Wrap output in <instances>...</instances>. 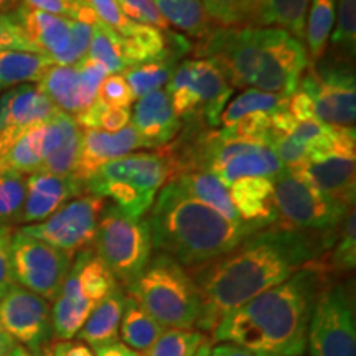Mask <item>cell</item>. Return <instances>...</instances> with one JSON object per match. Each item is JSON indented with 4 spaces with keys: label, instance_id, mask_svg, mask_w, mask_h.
Masks as SVG:
<instances>
[{
    "label": "cell",
    "instance_id": "6da1fadb",
    "mask_svg": "<svg viewBox=\"0 0 356 356\" xmlns=\"http://www.w3.org/2000/svg\"><path fill=\"white\" fill-rule=\"evenodd\" d=\"M337 233L338 229L310 233L274 225L249 234L228 254L195 267L191 277L202 299L198 332L213 333L229 312L327 254Z\"/></svg>",
    "mask_w": 356,
    "mask_h": 356
},
{
    "label": "cell",
    "instance_id": "7a4b0ae2",
    "mask_svg": "<svg viewBox=\"0 0 356 356\" xmlns=\"http://www.w3.org/2000/svg\"><path fill=\"white\" fill-rule=\"evenodd\" d=\"M332 275L315 259L282 284L229 312L213 341L241 346L252 356H302L315 302Z\"/></svg>",
    "mask_w": 356,
    "mask_h": 356
},
{
    "label": "cell",
    "instance_id": "3957f363",
    "mask_svg": "<svg viewBox=\"0 0 356 356\" xmlns=\"http://www.w3.org/2000/svg\"><path fill=\"white\" fill-rule=\"evenodd\" d=\"M195 58L216 61L233 88L293 95L309 55L286 30L262 26H213L193 44Z\"/></svg>",
    "mask_w": 356,
    "mask_h": 356
},
{
    "label": "cell",
    "instance_id": "277c9868",
    "mask_svg": "<svg viewBox=\"0 0 356 356\" xmlns=\"http://www.w3.org/2000/svg\"><path fill=\"white\" fill-rule=\"evenodd\" d=\"M147 221L154 248L184 267L208 264L259 231L251 225H236L226 220L186 195L175 181H168L159 191Z\"/></svg>",
    "mask_w": 356,
    "mask_h": 356
},
{
    "label": "cell",
    "instance_id": "5b68a950",
    "mask_svg": "<svg viewBox=\"0 0 356 356\" xmlns=\"http://www.w3.org/2000/svg\"><path fill=\"white\" fill-rule=\"evenodd\" d=\"M127 296L167 330H193L202 299L188 270L170 256L155 254L131 286Z\"/></svg>",
    "mask_w": 356,
    "mask_h": 356
},
{
    "label": "cell",
    "instance_id": "8992f818",
    "mask_svg": "<svg viewBox=\"0 0 356 356\" xmlns=\"http://www.w3.org/2000/svg\"><path fill=\"white\" fill-rule=\"evenodd\" d=\"M170 180V165L160 152L127 154L101 167L84 184V191L109 198L118 210L144 218L159 191Z\"/></svg>",
    "mask_w": 356,
    "mask_h": 356
},
{
    "label": "cell",
    "instance_id": "52a82bcc",
    "mask_svg": "<svg viewBox=\"0 0 356 356\" xmlns=\"http://www.w3.org/2000/svg\"><path fill=\"white\" fill-rule=\"evenodd\" d=\"M165 91L180 121L216 127L234 88L216 61L193 58L178 63Z\"/></svg>",
    "mask_w": 356,
    "mask_h": 356
},
{
    "label": "cell",
    "instance_id": "ba28073f",
    "mask_svg": "<svg viewBox=\"0 0 356 356\" xmlns=\"http://www.w3.org/2000/svg\"><path fill=\"white\" fill-rule=\"evenodd\" d=\"M95 254L122 289L139 277L152 257L154 243L149 221L132 218L108 204L102 208L95 236Z\"/></svg>",
    "mask_w": 356,
    "mask_h": 356
},
{
    "label": "cell",
    "instance_id": "9c48e42d",
    "mask_svg": "<svg viewBox=\"0 0 356 356\" xmlns=\"http://www.w3.org/2000/svg\"><path fill=\"white\" fill-rule=\"evenodd\" d=\"M118 286L92 249L78 252L51 307L55 340H73L92 309Z\"/></svg>",
    "mask_w": 356,
    "mask_h": 356
},
{
    "label": "cell",
    "instance_id": "30bf717a",
    "mask_svg": "<svg viewBox=\"0 0 356 356\" xmlns=\"http://www.w3.org/2000/svg\"><path fill=\"white\" fill-rule=\"evenodd\" d=\"M297 89L309 96L315 121L332 127L355 129L356 79L353 61L338 56L314 63L309 61Z\"/></svg>",
    "mask_w": 356,
    "mask_h": 356
},
{
    "label": "cell",
    "instance_id": "8fae6325",
    "mask_svg": "<svg viewBox=\"0 0 356 356\" xmlns=\"http://www.w3.org/2000/svg\"><path fill=\"white\" fill-rule=\"evenodd\" d=\"M310 356H356L353 280L330 279L315 302L307 335Z\"/></svg>",
    "mask_w": 356,
    "mask_h": 356
},
{
    "label": "cell",
    "instance_id": "7c38bea8",
    "mask_svg": "<svg viewBox=\"0 0 356 356\" xmlns=\"http://www.w3.org/2000/svg\"><path fill=\"white\" fill-rule=\"evenodd\" d=\"M274 198L279 213L277 225L310 233L338 229L353 208L307 184L287 168L274 178Z\"/></svg>",
    "mask_w": 356,
    "mask_h": 356
},
{
    "label": "cell",
    "instance_id": "4fadbf2b",
    "mask_svg": "<svg viewBox=\"0 0 356 356\" xmlns=\"http://www.w3.org/2000/svg\"><path fill=\"white\" fill-rule=\"evenodd\" d=\"M35 51L51 65L71 66L83 61L91 43L92 25L51 15L20 3L13 12Z\"/></svg>",
    "mask_w": 356,
    "mask_h": 356
},
{
    "label": "cell",
    "instance_id": "5bb4252c",
    "mask_svg": "<svg viewBox=\"0 0 356 356\" xmlns=\"http://www.w3.org/2000/svg\"><path fill=\"white\" fill-rule=\"evenodd\" d=\"M10 256L15 284L48 302H55L74 257L20 229L12 233Z\"/></svg>",
    "mask_w": 356,
    "mask_h": 356
},
{
    "label": "cell",
    "instance_id": "9a60e30c",
    "mask_svg": "<svg viewBox=\"0 0 356 356\" xmlns=\"http://www.w3.org/2000/svg\"><path fill=\"white\" fill-rule=\"evenodd\" d=\"M104 207V198L89 193L81 195L65 203L44 221L37 225H25L20 231L53 248L76 254L91 249L95 243L97 221Z\"/></svg>",
    "mask_w": 356,
    "mask_h": 356
},
{
    "label": "cell",
    "instance_id": "2e32d148",
    "mask_svg": "<svg viewBox=\"0 0 356 356\" xmlns=\"http://www.w3.org/2000/svg\"><path fill=\"white\" fill-rule=\"evenodd\" d=\"M0 325L17 345L33 356H51L53 340L50 302L15 284L0 299Z\"/></svg>",
    "mask_w": 356,
    "mask_h": 356
},
{
    "label": "cell",
    "instance_id": "e0dca14e",
    "mask_svg": "<svg viewBox=\"0 0 356 356\" xmlns=\"http://www.w3.org/2000/svg\"><path fill=\"white\" fill-rule=\"evenodd\" d=\"M60 113L37 84L26 83L0 96V157L17 137Z\"/></svg>",
    "mask_w": 356,
    "mask_h": 356
},
{
    "label": "cell",
    "instance_id": "ac0fdd59",
    "mask_svg": "<svg viewBox=\"0 0 356 356\" xmlns=\"http://www.w3.org/2000/svg\"><path fill=\"white\" fill-rule=\"evenodd\" d=\"M81 144H79L78 162L73 177H76L83 185L106 163L142 149L140 137L132 124L118 132L95 131V129H81Z\"/></svg>",
    "mask_w": 356,
    "mask_h": 356
},
{
    "label": "cell",
    "instance_id": "d6986e66",
    "mask_svg": "<svg viewBox=\"0 0 356 356\" xmlns=\"http://www.w3.org/2000/svg\"><path fill=\"white\" fill-rule=\"evenodd\" d=\"M84 185L76 177H58L48 172H37L26 177V197L20 222L37 225L50 218L65 203L81 197Z\"/></svg>",
    "mask_w": 356,
    "mask_h": 356
},
{
    "label": "cell",
    "instance_id": "ffe728a7",
    "mask_svg": "<svg viewBox=\"0 0 356 356\" xmlns=\"http://www.w3.org/2000/svg\"><path fill=\"white\" fill-rule=\"evenodd\" d=\"M131 124L139 134L142 147L147 149H163L181 131V121L165 89L142 96L134 108Z\"/></svg>",
    "mask_w": 356,
    "mask_h": 356
},
{
    "label": "cell",
    "instance_id": "44dd1931",
    "mask_svg": "<svg viewBox=\"0 0 356 356\" xmlns=\"http://www.w3.org/2000/svg\"><path fill=\"white\" fill-rule=\"evenodd\" d=\"M356 155L330 154L325 157L310 160L305 163L297 177L322 190L323 193L340 200L348 207H355L356 198V177H355ZM293 173V172H292Z\"/></svg>",
    "mask_w": 356,
    "mask_h": 356
},
{
    "label": "cell",
    "instance_id": "7402d4cb",
    "mask_svg": "<svg viewBox=\"0 0 356 356\" xmlns=\"http://www.w3.org/2000/svg\"><path fill=\"white\" fill-rule=\"evenodd\" d=\"M228 190L243 222L257 229L277 225L279 213L274 198V178H243L234 181Z\"/></svg>",
    "mask_w": 356,
    "mask_h": 356
},
{
    "label": "cell",
    "instance_id": "603a6c76",
    "mask_svg": "<svg viewBox=\"0 0 356 356\" xmlns=\"http://www.w3.org/2000/svg\"><path fill=\"white\" fill-rule=\"evenodd\" d=\"M126 292L121 286L113 289L108 296L92 309L81 330L78 332L79 341L95 350L97 346L119 341V325H121Z\"/></svg>",
    "mask_w": 356,
    "mask_h": 356
},
{
    "label": "cell",
    "instance_id": "cb8c5ba5",
    "mask_svg": "<svg viewBox=\"0 0 356 356\" xmlns=\"http://www.w3.org/2000/svg\"><path fill=\"white\" fill-rule=\"evenodd\" d=\"M37 86L61 113L74 118L84 111L81 73L78 63L71 66L50 65Z\"/></svg>",
    "mask_w": 356,
    "mask_h": 356
},
{
    "label": "cell",
    "instance_id": "d4e9b609",
    "mask_svg": "<svg viewBox=\"0 0 356 356\" xmlns=\"http://www.w3.org/2000/svg\"><path fill=\"white\" fill-rule=\"evenodd\" d=\"M309 6L310 0H257L249 26L286 30L302 42Z\"/></svg>",
    "mask_w": 356,
    "mask_h": 356
},
{
    "label": "cell",
    "instance_id": "484cf974",
    "mask_svg": "<svg viewBox=\"0 0 356 356\" xmlns=\"http://www.w3.org/2000/svg\"><path fill=\"white\" fill-rule=\"evenodd\" d=\"M175 184L185 191L186 195H190L191 198L198 200L200 203L207 204L211 210L220 213L221 216H225L226 220L236 225H246L239 218L238 211H236L233 200L229 197V190L221 184L220 178L208 172H190L184 173V175L177 177Z\"/></svg>",
    "mask_w": 356,
    "mask_h": 356
},
{
    "label": "cell",
    "instance_id": "4316f807",
    "mask_svg": "<svg viewBox=\"0 0 356 356\" xmlns=\"http://www.w3.org/2000/svg\"><path fill=\"white\" fill-rule=\"evenodd\" d=\"M167 328L157 320L150 317L142 307L126 293L121 325H119V338L129 348L140 355H147Z\"/></svg>",
    "mask_w": 356,
    "mask_h": 356
},
{
    "label": "cell",
    "instance_id": "83f0119b",
    "mask_svg": "<svg viewBox=\"0 0 356 356\" xmlns=\"http://www.w3.org/2000/svg\"><path fill=\"white\" fill-rule=\"evenodd\" d=\"M51 61L33 51L0 50V92L26 83H38Z\"/></svg>",
    "mask_w": 356,
    "mask_h": 356
},
{
    "label": "cell",
    "instance_id": "f1b7e54d",
    "mask_svg": "<svg viewBox=\"0 0 356 356\" xmlns=\"http://www.w3.org/2000/svg\"><path fill=\"white\" fill-rule=\"evenodd\" d=\"M154 3L167 25H173L190 37L202 38L213 29L202 0H154Z\"/></svg>",
    "mask_w": 356,
    "mask_h": 356
},
{
    "label": "cell",
    "instance_id": "f546056e",
    "mask_svg": "<svg viewBox=\"0 0 356 356\" xmlns=\"http://www.w3.org/2000/svg\"><path fill=\"white\" fill-rule=\"evenodd\" d=\"M289 97L284 95H275V92H266L259 89H246L241 95L236 96L233 101L226 104L220 115V124L222 127L233 126L244 115L266 113L275 114L280 111L287 109Z\"/></svg>",
    "mask_w": 356,
    "mask_h": 356
},
{
    "label": "cell",
    "instance_id": "4dcf8cb0",
    "mask_svg": "<svg viewBox=\"0 0 356 356\" xmlns=\"http://www.w3.org/2000/svg\"><path fill=\"white\" fill-rule=\"evenodd\" d=\"M42 126H35L17 137L0 157V167L10 168L22 175H32L42 170Z\"/></svg>",
    "mask_w": 356,
    "mask_h": 356
},
{
    "label": "cell",
    "instance_id": "1f68e13d",
    "mask_svg": "<svg viewBox=\"0 0 356 356\" xmlns=\"http://www.w3.org/2000/svg\"><path fill=\"white\" fill-rule=\"evenodd\" d=\"M86 58L99 63L108 74L124 73L129 68L122 37L99 20L92 24L91 43Z\"/></svg>",
    "mask_w": 356,
    "mask_h": 356
},
{
    "label": "cell",
    "instance_id": "d6a6232c",
    "mask_svg": "<svg viewBox=\"0 0 356 356\" xmlns=\"http://www.w3.org/2000/svg\"><path fill=\"white\" fill-rule=\"evenodd\" d=\"M335 26V0H312L309 19L305 22L307 55L312 61H318L325 55L328 40Z\"/></svg>",
    "mask_w": 356,
    "mask_h": 356
},
{
    "label": "cell",
    "instance_id": "836d02e7",
    "mask_svg": "<svg viewBox=\"0 0 356 356\" xmlns=\"http://www.w3.org/2000/svg\"><path fill=\"white\" fill-rule=\"evenodd\" d=\"M327 273H351L356 266V211L355 207L348 211L338 228L337 239L327 254L320 257Z\"/></svg>",
    "mask_w": 356,
    "mask_h": 356
},
{
    "label": "cell",
    "instance_id": "e575fe53",
    "mask_svg": "<svg viewBox=\"0 0 356 356\" xmlns=\"http://www.w3.org/2000/svg\"><path fill=\"white\" fill-rule=\"evenodd\" d=\"M177 66L178 60L167 58V60L149 61V63L132 66L124 71L122 76L126 78L129 88H131L134 99H140L142 96L162 89V86L168 84Z\"/></svg>",
    "mask_w": 356,
    "mask_h": 356
},
{
    "label": "cell",
    "instance_id": "d590c367",
    "mask_svg": "<svg viewBox=\"0 0 356 356\" xmlns=\"http://www.w3.org/2000/svg\"><path fill=\"white\" fill-rule=\"evenodd\" d=\"M81 127L74 121L73 115L66 114L65 137L53 152L43 160L42 172L53 173L58 177H71L74 173L81 144Z\"/></svg>",
    "mask_w": 356,
    "mask_h": 356
},
{
    "label": "cell",
    "instance_id": "8d00e7d4",
    "mask_svg": "<svg viewBox=\"0 0 356 356\" xmlns=\"http://www.w3.org/2000/svg\"><path fill=\"white\" fill-rule=\"evenodd\" d=\"M26 197V177L0 167V225L20 222Z\"/></svg>",
    "mask_w": 356,
    "mask_h": 356
},
{
    "label": "cell",
    "instance_id": "74e56055",
    "mask_svg": "<svg viewBox=\"0 0 356 356\" xmlns=\"http://www.w3.org/2000/svg\"><path fill=\"white\" fill-rule=\"evenodd\" d=\"M337 29L332 32V47L338 58L353 61L356 53V0H335Z\"/></svg>",
    "mask_w": 356,
    "mask_h": 356
},
{
    "label": "cell",
    "instance_id": "f35d334b",
    "mask_svg": "<svg viewBox=\"0 0 356 356\" xmlns=\"http://www.w3.org/2000/svg\"><path fill=\"white\" fill-rule=\"evenodd\" d=\"M74 121L81 129L118 132L131 124V108H109L96 101L83 113L74 115Z\"/></svg>",
    "mask_w": 356,
    "mask_h": 356
},
{
    "label": "cell",
    "instance_id": "ab89813d",
    "mask_svg": "<svg viewBox=\"0 0 356 356\" xmlns=\"http://www.w3.org/2000/svg\"><path fill=\"white\" fill-rule=\"evenodd\" d=\"M257 0H202L204 12L220 26H249Z\"/></svg>",
    "mask_w": 356,
    "mask_h": 356
},
{
    "label": "cell",
    "instance_id": "60d3db41",
    "mask_svg": "<svg viewBox=\"0 0 356 356\" xmlns=\"http://www.w3.org/2000/svg\"><path fill=\"white\" fill-rule=\"evenodd\" d=\"M207 340L198 330H165L145 356H193Z\"/></svg>",
    "mask_w": 356,
    "mask_h": 356
},
{
    "label": "cell",
    "instance_id": "b9f144b4",
    "mask_svg": "<svg viewBox=\"0 0 356 356\" xmlns=\"http://www.w3.org/2000/svg\"><path fill=\"white\" fill-rule=\"evenodd\" d=\"M273 114L256 113L244 115L233 126L222 127V136L229 139H241L249 142H257V144H267L270 132H273Z\"/></svg>",
    "mask_w": 356,
    "mask_h": 356
},
{
    "label": "cell",
    "instance_id": "7bdbcfd3",
    "mask_svg": "<svg viewBox=\"0 0 356 356\" xmlns=\"http://www.w3.org/2000/svg\"><path fill=\"white\" fill-rule=\"evenodd\" d=\"M22 3L35 8V10L51 13V15L65 17V19L78 20L83 24H96L97 17L91 6L83 0H22Z\"/></svg>",
    "mask_w": 356,
    "mask_h": 356
},
{
    "label": "cell",
    "instance_id": "ee69618b",
    "mask_svg": "<svg viewBox=\"0 0 356 356\" xmlns=\"http://www.w3.org/2000/svg\"><path fill=\"white\" fill-rule=\"evenodd\" d=\"M109 108H131L134 95L122 74H109L97 89V99Z\"/></svg>",
    "mask_w": 356,
    "mask_h": 356
},
{
    "label": "cell",
    "instance_id": "f6af8a7d",
    "mask_svg": "<svg viewBox=\"0 0 356 356\" xmlns=\"http://www.w3.org/2000/svg\"><path fill=\"white\" fill-rule=\"evenodd\" d=\"M88 3L91 6L92 12L96 13L97 20L109 26V29H113L121 37L129 35L134 25H136V22L127 19L126 13L121 10L115 0H88Z\"/></svg>",
    "mask_w": 356,
    "mask_h": 356
},
{
    "label": "cell",
    "instance_id": "bcb514c9",
    "mask_svg": "<svg viewBox=\"0 0 356 356\" xmlns=\"http://www.w3.org/2000/svg\"><path fill=\"white\" fill-rule=\"evenodd\" d=\"M127 19L137 24L155 26L160 30H168L167 22L162 19L154 0H115Z\"/></svg>",
    "mask_w": 356,
    "mask_h": 356
},
{
    "label": "cell",
    "instance_id": "7dc6e473",
    "mask_svg": "<svg viewBox=\"0 0 356 356\" xmlns=\"http://www.w3.org/2000/svg\"><path fill=\"white\" fill-rule=\"evenodd\" d=\"M0 50L35 51L33 44L25 37L24 30L12 13H0Z\"/></svg>",
    "mask_w": 356,
    "mask_h": 356
},
{
    "label": "cell",
    "instance_id": "c3c4849f",
    "mask_svg": "<svg viewBox=\"0 0 356 356\" xmlns=\"http://www.w3.org/2000/svg\"><path fill=\"white\" fill-rule=\"evenodd\" d=\"M10 238V228L6 225H0V299L15 286V279H13L12 273Z\"/></svg>",
    "mask_w": 356,
    "mask_h": 356
},
{
    "label": "cell",
    "instance_id": "681fc988",
    "mask_svg": "<svg viewBox=\"0 0 356 356\" xmlns=\"http://www.w3.org/2000/svg\"><path fill=\"white\" fill-rule=\"evenodd\" d=\"M51 356H95L92 350L83 341H60L55 345Z\"/></svg>",
    "mask_w": 356,
    "mask_h": 356
},
{
    "label": "cell",
    "instance_id": "f907efd6",
    "mask_svg": "<svg viewBox=\"0 0 356 356\" xmlns=\"http://www.w3.org/2000/svg\"><path fill=\"white\" fill-rule=\"evenodd\" d=\"M92 353H95V356H144L129 348L121 340L114 341V343L97 346V348L92 350Z\"/></svg>",
    "mask_w": 356,
    "mask_h": 356
},
{
    "label": "cell",
    "instance_id": "816d5d0a",
    "mask_svg": "<svg viewBox=\"0 0 356 356\" xmlns=\"http://www.w3.org/2000/svg\"><path fill=\"white\" fill-rule=\"evenodd\" d=\"M210 356H252V355L244 348H241V346L226 343V341H220L215 348L211 346Z\"/></svg>",
    "mask_w": 356,
    "mask_h": 356
},
{
    "label": "cell",
    "instance_id": "f5cc1de1",
    "mask_svg": "<svg viewBox=\"0 0 356 356\" xmlns=\"http://www.w3.org/2000/svg\"><path fill=\"white\" fill-rule=\"evenodd\" d=\"M17 343L12 340L10 335L3 330V327L0 325V356H6Z\"/></svg>",
    "mask_w": 356,
    "mask_h": 356
},
{
    "label": "cell",
    "instance_id": "db71d44e",
    "mask_svg": "<svg viewBox=\"0 0 356 356\" xmlns=\"http://www.w3.org/2000/svg\"><path fill=\"white\" fill-rule=\"evenodd\" d=\"M19 7L13 0H0V13H12Z\"/></svg>",
    "mask_w": 356,
    "mask_h": 356
},
{
    "label": "cell",
    "instance_id": "11a10c76",
    "mask_svg": "<svg viewBox=\"0 0 356 356\" xmlns=\"http://www.w3.org/2000/svg\"><path fill=\"white\" fill-rule=\"evenodd\" d=\"M6 356H33V355L30 353V351H26V350L24 348V346L15 345L10 351H8V353H7Z\"/></svg>",
    "mask_w": 356,
    "mask_h": 356
},
{
    "label": "cell",
    "instance_id": "9f6ffc18",
    "mask_svg": "<svg viewBox=\"0 0 356 356\" xmlns=\"http://www.w3.org/2000/svg\"><path fill=\"white\" fill-rule=\"evenodd\" d=\"M210 351H211V341L207 340L202 346H200V348L197 350V353H195L193 356H210Z\"/></svg>",
    "mask_w": 356,
    "mask_h": 356
},
{
    "label": "cell",
    "instance_id": "6f0895ef",
    "mask_svg": "<svg viewBox=\"0 0 356 356\" xmlns=\"http://www.w3.org/2000/svg\"><path fill=\"white\" fill-rule=\"evenodd\" d=\"M13 2H15L17 6H20V3H22V0H13Z\"/></svg>",
    "mask_w": 356,
    "mask_h": 356
},
{
    "label": "cell",
    "instance_id": "680465c9",
    "mask_svg": "<svg viewBox=\"0 0 356 356\" xmlns=\"http://www.w3.org/2000/svg\"><path fill=\"white\" fill-rule=\"evenodd\" d=\"M83 2H88V0H83Z\"/></svg>",
    "mask_w": 356,
    "mask_h": 356
}]
</instances>
